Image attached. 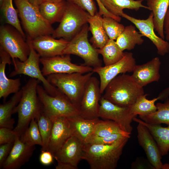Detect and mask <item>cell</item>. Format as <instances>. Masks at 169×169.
<instances>
[{
	"mask_svg": "<svg viewBox=\"0 0 169 169\" xmlns=\"http://www.w3.org/2000/svg\"><path fill=\"white\" fill-rule=\"evenodd\" d=\"M51 120L52 127L47 150L50 151L53 155L72 136V133L67 118L59 117Z\"/></svg>",
	"mask_w": 169,
	"mask_h": 169,
	"instance_id": "ffe728a7",
	"label": "cell"
},
{
	"mask_svg": "<svg viewBox=\"0 0 169 169\" xmlns=\"http://www.w3.org/2000/svg\"><path fill=\"white\" fill-rule=\"evenodd\" d=\"M97 50L99 54L102 56L105 66L118 62L125 55V52L121 50L116 41L110 39L103 47L97 49Z\"/></svg>",
	"mask_w": 169,
	"mask_h": 169,
	"instance_id": "1f68e13d",
	"label": "cell"
},
{
	"mask_svg": "<svg viewBox=\"0 0 169 169\" xmlns=\"http://www.w3.org/2000/svg\"><path fill=\"white\" fill-rule=\"evenodd\" d=\"M100 81L92 76L87 83L78 107L80 115L90 120L99 118V102L101 97Z\"/></svg>",
	"mask_w": 169,
	"mask_h": 169,
	"instance_id": "8fae6325",
	"label": "cell"
},
{
	"mask_svg": "<svg viewBox=\"0 0 169 169\" xmlns=\"http://www.w3.org/2000/svg\"><path fill=\"white\" fill-rule=\"evenodd\" d=\"M29 2L34 6L38 8L40 4L43 2V0H28Z\"/></svg>",
	"mask_w": 169,
	"mask_h": 169,
	"instance_id": "681fc988",
	"label": "cell"
},
{
	"mask_svg": "<svg viewBox=\"0 0 169 169\" xmlns=\"http://www.w3.org/2000/svg\"><path fill=\"white\" fill-rule=\"evenodd\" d=\"M89 27L87 23L69 42L63 52V55L73 54L81 58L84 65L93 68L102 66L97 49L91 44L88 39Z\"/></svg>",
	"mask_w": 169,
	"mask_h": 169,
	"instance_id": "ba28073f",
	"label": "cell"
},
{
	"mask_svg": "<svg viewBox=\"0 0 169 169\" xmlns=\"http://www.w3.org/2000/svg\"><path fill=\"white\" fill-rule=\"evenodd\" d=\"M115 133L129 134L124 131L119 125L110 120H99L96 123L92 135L105 136Z\"/></svg>",
	"mask_w": 169,
	"mask_h": 169,
	"instance_id": "e575fe53",
	"label": "cell"
},
{
	"mask_svg": "<svg viewBox=\"0 0 169 169\" xmlns=\"http://www.w3.org/2000/svg\"><path fill=\"white\" fill-rule=\"evenodd\" d=\"M54 158L53 155L50 151L42 150L39 156V161L42 165L49 166L53 162Z\"/></svg>",
	"mask_w": 169,
	"mask_h": 169,
	"instance_id": "ee69618b",
	"label": "cell"
},
{
	"mask_svg": "<svg viewBox=\"0 0 169 169\" xmlns=\"http://www.w3.org/2000/svg\"><path fill=\"white\" fill-rule=\"evenodd\" d=\"M14 1L28 38L32 40L41 35L53 34L54 29L42 17L38 8L28 0Z\"/></svg>",
	"mask_w": 169,
	"mask_h": 169,
	"instance_id": "277c9868",
	"label": "cell"
},
{
	"mask_svg": "<svg viewBox=\"0 0 169 169\" xmlns=\"http://www.w3.org/2000/svg\"><path fill=\"white\" fill-rule=\"evenodd\" d=\"M63 0H43V1H46L54 2H61Z\"/></svg>",
	"mask_w": 169,
	"mask_h": 169,
	"instance_id": "816d5d0a",
	"label": "cell"
},
{
	"mask_svg": "<svg viewBox=\"0 0 169 169\" xmlns=\"http://www.w3.org/2000/svg\"><path fill=\"white\" fill-rule=\"evenodd\" d=\"M27 41L30 47V52L28 58L24 61L15 59L13 62L14 69L10 73L9 76L12 77L23 74L35 79L42 83L44 89L49 95H56L61 91L44 77L40 68V56L33 48L29 40L28 39Z\"/></svg>",
	"mask_w": 169,
	"mask_h": 169,
	"instance_id": "9c48e42d",
	"label": "cell"
},
{
	"mask_svg": "<svg viewBox=\"0 0 169 169\" xmlns=\"http://www.w3.org/2000/svg\"><path fill=\"white\" fill-rule=\"evenodd\" d=\"M93 73L91 71L84 74L79 72L52 74L47 76V79L64 94L78 109L86 85Z\"/></svg>",
	"mask_w": 169,
	"mask_h": 169,
	"instance_id": "5b68a950",
	"label": "cell"
},
{
	"mask_svg": "<svg viewBox=\"0 0 169 169\" xmlns=\"http://www.w3.org/2000/svg\"><path fill=\"white\" fill-rule=\"evenodd\" d=\"M70 55L40 58L43 66L41 71L44 76L55 74L79 72L85 74L92 71L93 68L84 65H78L71 61Z\"/></svg>",
	"mask_w": 169,
	"mask_h": 169,
	"instance_id": "7c38bea8",
	"label": "cell"
},
{
	"mask_svg": "<svg viewBox=\"0 0 169 169\" xmlns=\"http://www.w3.org/2000/svg\"><path fill=\"white\" fill-rule=\"evenodd\" d=\"M161 65L159 58L156 57L144 64H136L131 76L139 85L143 87L151 82L159 81Z\"/></svg>",
	"mask_w": 169,
	"mask_h": 169,
	"instance_id": "44dd1931",
	"label": "cell"
},
{
	"mask_svg": "<svg viewBox=\"0 0 169 169\" xmlns=\"http://www.w3.org/2000/svg\"><path fill=\"white\" fill-rule=\"evenodd\" d=\"M78 6L87 11L91 16L95 15L97 12L95 2L93 0H67Z\"/></svg>",
	"mask_w": 169,
	"mask_h": 169,
	"instance_id": "ab89813d",
	"label": "cell"
},
{
	"mask_svg": "<svg viewBox=\"0 0 169 169\" xmlns=\"http://www.w3.org/2000/svg\"><path fill=\"white\" fill-rule=\"evenodd\" d=\"M162 169H169V163L163 164Z\"/></svg>",
	"mask_w": 169,
	"mask_h": 169,
	"instance_id": "f907efd6",
	"label": "cell"
},
{
	"mask_svg": "<svg viewBox=\"0 0 169 169\" xmlns=\"http://www.w3.org/2000/svg\"><path fill=\"white\" fill-rule=\"evenodd\" d=\"M18 136L13 130L6 127H0V145L13 143Z\"/></svg>",
	"mask_w": 169,
	"mask_h": 169,
	"instance_id": "60d3db41",
	"label": "cell"
},
{
	"mask_svg": "<svg viewBox=\"0 0 169 169\" xmlns=\"http://www.w3.org/2000/svg\"><path fill=\"white\" fill-rule=\"evenodd\" d=\"M97 2L99 8V13L101 15H105L107 14L108 11L103 5L100 0H96Z\"/></svg>",
	"mask_w": 169,
	"mask_h": 169,
	"instance_id": "c3c4849f",
	"label": "cell"
},
{
	"mask_svg": "<svg viewBox=\"0 0 169 169\" xmlns=\"http://www.w3.org/2000/svg\"><path fill=\"white\" fill-rule=\"evenodd\" d=\"M157 110L151 114L139 115V118L145 122L151 124H165L169 125V99L164 103H157L156 104Z\"/></svg>",
	"mask_w": 169,
	"mask_h": 169,
	"instance_id": "4dcf8cb0",
	"label": "cell"
},
{
	"mask_svg": "<svg viewBox=\"0 0 169 169\" xmlns=\"http://www.w3.org/2000/svg\"><path fill=\"white\" fill-rule=\"evenodd\" d=\"M138 143L144 151L147 159L155 169H162V156L158 145L147 128L138 123L136 127Z\"/></svg>",
	"mask_w": 169,
	"mask_h": 169,
	"instance_id": "2e32d148",
	"label": "cell"
},
{
	"mask_svg": "<svg viewBox=\"0 0 169 169\" xmlns=\"http://www.w3.org/2000/svg\"><path fill=\"white\" fill-rule=\"evenodd\" d=\"M99 117L114 121L125 132L131 134L133 128L131 123L135 117L130 112L129 107L116 105L101 97L100 101Z\"/></svg>",
	"mask_w": 169,
	"mask_h": 169,
	"instance_id": "5bb4252c",
	"label": "cell"
},
{
	"mask_svg": "<svg viewBox=\"0 0 169 169\" xmlns=\"http://www.w3.org/2000/svg\"><path fill=\"white\" fill-rule=\"evenodd\" d=\"M0 98L5 100L11 94L18 92L20 89V80L19 78L10 79L7 77L5 72L7 64L11 63L9 54L0 47Z\"/></svg>",
	"mask_w": 169,
	"mask_h": 169,
	"instance_id": "7402d4cb",
	"label": "cell"
},
{
	"mask_svg": "<svg viewBox=\"0 0 169 169\" xmlns=\"http://www.w3.org/2000/svg\"><path fill=\"white\" fill-rule=\"evenodd\" d=\"M22 34L15 28L9 25L0 28V47L7 52L13 61L18 59L25 61L30 52V47Z\"/></svg>",
	"mask_w": 169,
	"mask_h": 169,
	"instance_id": "30bf717a",
	"label": "cell"
},
{
	"mask_svg": "<svg viewBox=\"0 0 169 169\" xmlns=\"http://www.w3.org/2000/svg\"><path fill=\"white\" fill-rule=\"evenodd\" d=\"M56 169H77L73 166L65 163L58 162L57 165L55 166Z\"/></svg>",
	"mask_w": 169,
	"mask_h": 169,
	"instance_id": "bcb514c9",
	"label": "cell"
},
{
	"mask_svg": "<svg viewBox=\"0 0 169 169\" xmlns=\"http://www.w3.org/2000/svg\"><path fill=\"white\" fill-rule=\"evenodd\" d=\"M131 169H155L148 160L141 157H138L132 162Z\"/></svg>",
	"mask_w": 169,
	"mask_h": 169,
	"instance_id": "7bdbcfd3",
	"label": "cell"
},
{
	"mask_svg": "<svg viewBox=\"0 0 169 169\" xmlns=\"http://www.w3.org/2000/svg\"><path fill=\"white\" fill-rule=\"evenodd\" d=\"M22 90L14 94L8 101L0 105V127H6L12 129L15 123L12 115L14 110L21 98Z\"/></svg>",
	"mask_w": 169,
	"mask_h": 169,
	"instance_id": "f1b7e54d",
	"label": "cell"
},
{
	"mask_svg": "<svg viewBox=\"0 0 169 169\" xmlns=\"http://www.w3.org/2000/svg\"><path fill=\"white\" fill-rule=\"evenodd\" d=\"M121 17L134 24L143 36L148 38L156 47L158 54L164 56L169 52V42L155 33L153 23V14L151 13L148 18L145 19H138L131 17L124 13Z\"/></svg>",
	"mask_w": 169,
	"mask_h": 169,
	"instance_id": "9a60e30c",
	"label": "cell"
},
{
	"mask_svg": "<svg viewBox=\"0 0 169 169\" xmlns=\"http://www.w3.org/2000/svg\"><path fill=\"white\" fill-rule=\"evenodd\" d=\"M169 95V87L167 88L161 92L157 97L159 100L165 101L168 99Z\"/></svg>",
	"mask_w": 169,
	"mask_h": 169,
	"instance_id": "7dc6e473",
	"label": "cell"
},
{
	"mask_svg": "<svg viewBox=\"0 0 169 169\" xmlns=\"http://www.w3.org/2000/svg\"><path fill=\"white\" fill-rule=\"evenodd\" d=\"M39 82L38 79L31 78L21 88L22 96L14 111V113L18 114V120L13 130L19 137L28 127L31 120H36L42 111L37 91Z\"/></svg>",
	"mask_w": 169,
	"mask_h": 169,
	"instance_id": "7a4b0ae2",
	"label": "cell"
},
{
	"mask_svg": "<svg viewBox=\"0 0 169 169\" xmlns=\"http://www.w3.org/2000/svg\"><path fill=\"white\" fill-rule=\"evenodd\" d=\"M36 120L43 143L41 151L47 150L52 131V121L42 110Z\"/></svg>",
	"mask_w": 169,
	"mask_h": 169,
	"instance_id": "8d00e7d4",
	"label": "cell"
},
{
	"mask_svg": "<svg viewBox=\"0 0 169 169\" xmlns=\"http://www.w3.org/2000/svg\"><path fill=\"white\" fill-rule=\"evenodd\" d=\"M3 0H0V5H1L2 4Z\"/></svg>",
	"mask_w": 169,
	"mask_h": 169,
	"instance_id": "f5cc1de1",
	"label": "cell"
},
{
	"mask_svg": "<svg viewBox=\"0 0 169 169\" xmlns=\"http://www.w3.org/2000/svg\"><path fill=\"white\" fill-rule=\"evenodd\" d=\"M13 143H9L0 145V169L8 156Z\"/></svg>",
	"mask_w": 169,
	"mask_h": 169,
	"instance_id": "b9f144b4",
	"label": "cell"
},
{
	"mask_svg": "<svg viewBox=\"0 0 169 169\" xmlns=\"http://www.w3.org/2000/svg\"><path fill=\"white\" fill-rule=\"evenodd\" d=\"M143 35L136 30L135 27L131 25L126 26L116 40V43L123 51L125 50L133 49L136 45L142 44L144 42Z\"/></svg>",
	"mask_w": 169,
	"mask_h": 169,
	"instance_id": "f546056e",
	"label": "cell"
},
{
	"mask_svg": "<svg viewBox=\"0 0 169 169\" xmlns=\"http://www.w3.org/2000/svg\"><path fill=\"white\" fill-rule=\"evenodd\" d=\"M102 97L118 105L129 107L137 97L144 94L143 88L139 85L131 75L120 74L106 86Z\"/></svg>",
	"mask_w": 169,
	"mask_h": 169,
	"instance_id": "3957f363",
	"label": "cell"
},
{
	"mask_svg": "<svg viewBox=\"0 0 169 169\" xmlns=\"http://www.w3.org/2000/svg\"><path fill=\"white\" fill-rule=\"evenodd\" d=\"M133 120L142 124L147 128L156 142L162 156L168 154L169 151V125L164 127L161 124H149L136 117L133 118Z\"/></svg>",
	"mask_w": 169,
	"mask_h": 169,
	"instance_id": "cb8c5ba5",
	"label": "cell"
},
{
	"mask_svg": "<svg viewBox=\"0 0 169 169\" xmlns=\"http://www.w3.org/2000/svg\"><path fill=\"white\" fill-rule=\"evenodd\" d=\"M35 146L23 142L18 136L2 167L3 169H18L28 162L32 156Z\"/></svg>",
	"mask_w": 169,
	"mask_h": 169,
	"instance_id": "d6986e66",
	"label": "cell"
},
{
	"mask_svg": "<svg viewBox=\"0 0 169 169\" xmlns=\"http://www.w3.org/2000/svg\"><path fill=\"white\" fill-rule=\"evenodd\" d=\"M13 0H3L0 5L6 23L15 28L25 38V34L21 27L18 13L13 5Z\"/></svg>",
	"mask_w": 169,
	"mask_h": 169,
	"instance_id": "836d02e7",
	"label": "cell"
},
{
	"mask_svg": "<svg viewBox=\"0 0 169 169\" xmlns=\"http://www.w3.org/2000/svg\"><path fill=\"white\" fill-rule=\"evenodd\" d=\"M74 136L85 143L86 139L92 134L95 126L99 118L90 120L84 118L80 115L67 118Z\"/></svg>",
	"mask_w": 169,
	"mask_h": 169,
	"instance_id": "603a6c76",
	"label": "cell"
},
{
	"mask_svg": "<svg viewBox=\"0 0 169 169\" xmlns=\"http://www.w3.org/2000/svg\"><path fill=\"white\" fill-rule=\"evenodd\" d=\"M130 135L121 133H115L105 136L91 135L86 139L85 143L109 145L126 137L130 138Z\"/></svg>",
	"mask_w": 169,
	"mask_h": 169,
	"instance_id": "f35d334b",
	"label": "cell"
},
{
	"mask_svg": "<svg viewBox=\"0 0 169 169\" xmlns=\"http://www.w3.org/2000/svg\"><path fill=\"white\" fill-rule=\"evenodd\" d=\"M90 15L88 12L76 5L68 1L62 18L52 36L70 40L88 23Z\"/></svg>",
	"mask_w": 169,
	"mask_h": 169,
	"instance_id": "8992f818",
	"label": "cell"
},
{
	"mask_svg": "<svg viewBox=\"0 0 169 169\" xmlns=\"http://www.w3.org/2000/svg\"><path fill=\"white\" fill-rule=\"evenodd\" d=\"M20 138L23 142L29 146H43L42 140L36 120L33 119L31 120L28 127Z\"/></svg>",
	"mask_w": 169,
	"mask_h": 169,
	"instance_id": "d590c367",
	"label": "cell"
},
{
	"mask_svg": "<svg viewBox=\"0 0 169 169\" xmlns=\"http://www.w3.org/2000/svg\"><path fill=\"white\" fill-rule=\"evenodd\" d=\"M37 91L42 110L51 120L59 117L69 118L80 115L77 108L62 92L53 96L38 84Z\"/></svg>",
	"mask_w": 169,
	"mask_h": 169,
	"instance_id": "52a82bcc",
	"label": "cell"
},
{
	"mask_svg": "<svg viewBox=\"0 0 169 169\" xmlns=\"http://www.w3.org/2000/svg\"><path fill=\"white\" fill-rule=\"evenodd\" d=\"M84 143L76 136H71L60 149L53 154L57 162L70 164L78 169V164L83 160Z\"/></svg>",
	"mask_w": 169,
	"mask_h": 169,
	"instance_id": "ac0fdd59",
	"label": "cell"
},
{
	"mask_svg": "<svg viewBox=\"0 0 169 169\" xmlns=\"http://www.w3.org/2000/svg\"><path fill=\"white\" fill-rule=\"evenodd\" d=\"M148 94H144L139 96L135 102L129 107L131 113L134 116L137 115H144L155 112L157 110L155 102L159 100L158 97L152 100L147 99Z\"/></svg>",
	"mask_w": 169,
	"mask_h": 169,
	"instance_id": "d6a6232c",
	"label": "cell"
},
{
	"mask_svg": "<svg viewBox=\"0 0 169 169\" xmlns=\"http://www.w3.org/2000/svg\"><path fill=\"white\" fill-rule=\"evenodd\" d=\"M164 31L166 39L169 40V7L164 20Z\"/></svg>",
	"mask_w": 169,
	"mask_h": 169,
	"instance_id": "f6af8a7d",
	"label": "cell"
},
{
	"mask_svg": "<svg viewBox=\"0 0 169 169\" xmlns=\"http://www.w3.org/2000/svg\"><path fill=\"white\" fill-rule=\"evenodd\" d=\"M147 5L153 14L154 28L164 39V20L169 7V0H147Z\"/></svg>",
	"mask_w": 169,
	"mask_h": 169,
	"instance_id": "484cf974",
	"label": "cell"
},
{
	"mask_svg": "<svg viewBox=\"0 0 169 169\" xmlns=\"http://www.w3.org/2000/svg\"><path fill=\"white\" fill-rule=\"evenodd\" d=\"M133 54L125 52L123 57L113 64L93 68L92 71L97 73L100 78V91L103 93L108 84L118 75L133 72L136 65Z\"/></svg>",
	"mask_w": 169,
	"mask_h": 169,
	"instance_id": "4fadbf2b",
	"label": "cell"
},
{
	"mask_svg": "<svg viewBox=\"0 0 169 169\" xmlns=\"http://www.w3.org/2000/svg\"><path fill=\"white\" fill-rule=\"evenodd\" d=\"M28 39L33 48L43 58L63 55L69 42L63 38L56 39L49 35H41L32 40Z\"/></svg>",
	"mask_w": 169,
	"mask_h": 169,
	"instance_id": "e0dca14e",
	"label": "cell"
},
{
	"mask_svg": "<svg viewBox=\"0 0 169 169\" xmlns=\"http://www.w3.org/2000/svg\"><path fill=\"white\" fill-rule=\"evenodd\" d=\"M89 27L92 34L90 41L96 49H100L107 43L109 38L104 29L102 17L97 12L93 16L90 15L88 19Z\"/></svg>",
	"mask_w": 169,
	"mask_h": 169,
	"instance_id": "d4e9b609",
	"label": "cell"
},
{
	"mask_svg": "<svg viewBox=\"0 0 169 169\" xmlns=\"http://www.w3.org/2000/svg\"><path fill=\"white\" fill-rule=\"evenodd\" d=\"M66 1L59 2L44 1L39 6L38 9L44 18L52 25L60 21L64 11Z\"/></svg>",
	"mask_w": 169,
	"mask_h": 169,
	"instance_id": "83f0119b",
	"label": "cell"
},
{
	"mask_svg": "<svg viewBox=\"0 0 169 169\" xmlns=\"http://www.w3.org/2000/svg\"><path fill=\"white\" fill-rule=\"evenodd\" d=\"M129 138L109 145L85 143L83 160L87 162L91 169H115Z\"/></svg>",
	"mask_w": 169,
	"mask_h": 169,
	"instance_id": "6da1fadb",
	"label": "cell"
},
{
	"mask_svg": "<svg viewBox=\"0 0 169 169\" xmlns=\"http://www.w3.org/2000/svg\"><path fill=\"white\" fill-rule=\"evenodd\" d=\"M103 24L110 39L116 40L124 31L125 27L114 18L103 17Z\"/></svg>",
	"mask_w": 169,
	"mask_h": 169,
	"instance_id": "74e56055",
	"label": "cell"
},
{
	"mask_svg": "<svg viewBox=\"0 0 169 169\" xmlns=\"http://www.w3.org/2000/svg\"><path fill=\"white\" fill-rule=\"evenodd\" d=\"M104 7L109 12L117 16H121L123 10L128 9L136 11L141 8L150 11L149 8L142 4L144 0H100Z\"/></svg>",
	"mask_w": 169,
	"mask_h": 169,
	"instance_id": "4316f807",
	"label": "cell"
}]
</instances>
